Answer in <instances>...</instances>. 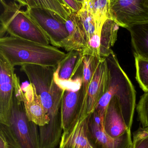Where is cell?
Returning <instances> with one entry per match:
<instances>
[{"label":"cell","mask_w":148,"mask_h":148,"mask_svg":"<svg viewBox=\"0 0 148 148\" xmlns=\"http://www.w3.org/2000/svg\"><path fill=\"white\" fill-rule=\"evenodd\" d=\"M21 71L34 86L50 119L47 124L40 127L41 134L49 140L59 139L63 131L61 107L65 90L55 81V68L27 64L21 66Z\"/></svg>","instance_id":"obj_1"},{"label":"cell","mask_w":148,"mask_h":148,"mask_svg":"<svg viewBox=\"0 0 148 148\" xmlns=\"http://www.w3.org/2000/svg\"><path fill=\"white\" fill-rule=\"evenodd\" d=\"M108 79L107 90L95 110L99 114L103 122L107 108L113 97L118 101L125 123L131 131L136 105V93L134 85L121 67L113 51L105 57Z\"/></svg>","instance_id":"obj_2"},{"label":"cell","mask_w":148,"mask_h":148,"mask_svg":"<svg viewBox=\"0 0 148 148\" xmlns=\"http://www.w3.org/2000/svg\"><path fill=\"white\" fill-rule=\"evenodd\" d=\"M0 53L14 67L33 64L55 69L67 55L53 45H43L10 36L0 38Z\"/></svg>","instance_id":"obj_3"},{"label":"cell","mask_w":148,"mask_h":148,"mask_svg":"<svg viewBox=\"0 0 148 148\" xmlns=\"http://www.w3.org/2000/svg\"><path fill=\"white\" fill-rule=\"evenodd\" d=\"M0 131L10 148H41L37 125L28 119L22 102L15 95L10 114L0 123Z\"/></svg>","instance_id":"obj_4"},{"label":"cell","mask_w":148,"mask_h":148,"mask_svg":"<svg viewBox=\"0 0 148 148\" xmlns=\"http://www.w3.org/2000/svg\"><path fill=\"white\" fill-rule=\"evenodd\" d=\"M1 2L3 9L0 17L1 38L7 33L13 37L50 45L48 38L26 11L21 10L19 3L5 0H1Z\"/></svg>","instance_id":"obj_5"},{"label":"cell","mask_w":148,"mask_h":148,"mask_svg":"<svg viewBox=\"0 0 148 148\" xmlns=\"http://www.w3.org/2000/svg\"><path fill=\"white\" fill-rule=\"evenodd\" d=\"M110 18L127 29L148 21V0H112Z\"/></svg>","instance_id":"obj_6"},{"label":"cell","mask_w":148,"mask_h":148,"mask_svg":"<svg viewBox=\"0 0 148 148\" xmlns=\"http://www.w3.org/2000/svg\"><path fill=\"white\" fill-rule=\"evenodd\" d=\"M14 95L23 103L28 119L39 127L45 126L50 121L34 86L29 83L21 84L19 77L15 75Z\"/></svg>","instance_id":"obj_7"},{"label":"cell","mask_w":148,"mask_h":148,"mask_svg":"<svg viewBox=\"0 0 148 148\" xmlns=\"http://www.w3.org/2000/svg\"><path fill=\"white\" fill-rule=\"evenodd\" d=\"M25 11L47 36L51 45L56 47L68 36L66 21L56 13L41 8H27Z\"/></svg>","instance_id":"obj_8"},{"label":"cell","mask_w":148,"mask_h":148,"mask_svg":"<svg viewBox=\"0 0 148 148\" xmlns=\"http://www.w3.org/2000/svg\"><path fill=\"white\" fill-rule=\"evenodd\" d=\"M67 57L55 69L54 78L63 90H77L83 85L82 74H77L82 65L83 55L81 51L68 52Z\"/></svg>","instance_id":"obj_9"},{"label":"cell","mask_w":148,"mask_h":148,"mask_svg":"<svg viewBox=\"0 0 148 148\" xmlns=\"http://www.w3.org/2000/svg\"><path fill=\"white\" fill-rule=\"evenodd\" d=\"M108 79L107 66L104 58L96 68L89 86L83 104L80 121L84 120L94 111L107 90Z\"/></svg>","instance_id":"obj_10"},{"label":"cell","mask_w":148,"mask_h":148,"mask_svg":"<svg viewBox=\"0 0 148 148\" xmlns=\"http://www.w3.org/2000/svg\"><path fill=\"white\" fill-rule=\"evenodd\" d=\"M14 67L0 53V123L10 114L14 97Z\"/></svg>","instance_id":"obj_11"},{"label":"cell","mask_w":148,"mask_h":148,"mask_svg":"<svg viewBox=\"0 0 148 148\" xmlns=\"http://www.w3.org/2000/svg\"><path fill=\"white\" fill-rule=\"evenodd\" d=\"M84 99V90L83 85L77 90H65L61 107L63 133L69 132L78 122Z\"/></svg>","instance_id":"obj_12"},{"label":"cell","mask_w":148,"mask_h":148,"mask_svg":"<svg viewBox=\"0 0 148 148\" xmlns=\"http://www.w3.org/2000/svg\"><path fill=\"white\" fill-rule=\"evenodd\" d=\"M87 132L94 148H131L132 147L131 131H127L118 138H112L95 121L91 114L88 116Z\"/></svg>","instance_id":"obj_13"},{"label":"cell","mask_w":148,"mask_h":148,"mask_svg":"<svg viewBox=\"0 0 148 148\" xmlns=\"http://www.w3.org/2000/svg\"><path fill=\"white\" fill-rule=\"evenodd\" d=\"M66 26L68 36L56 45L69 52L78 50L82 52L87 45L86 33L76 12H73L66 21Z\"/></svg>","instance_id":"obj_14"},{"label":"cell","mask_w":148,"mask_h":148,"mask_svg":"<svg viewBox=\"0 0 148 148\" xmlns=\"http://www.w3.org/2000/svg\"><path fill=\"white\" fill-rule=\"evenodd\" d=\"M104 131L110 137L117 138L129 130L125 123L119 106L115 97H113L108 105L104 116Z\"/></svg>","instance_id":"obj_15"},{"label":"cell","mask_w":148,"mask_h":148,"mask_svg":"<svg viewBox=\"0 0 148 148\" xmlns=\"http://www.w3.org/2000/svg\"><path fill=\"white\" fill-rule=\"evenodd\" d=\"M88 116L78 121L74 128L67 133H63L60 148H94L89 138Z\"/></svg>","instance_id":"obj_16"},{"label":"cell","mask_w":148,"mask_h":148,"mask_svg":"<svg viewBox=\"0 0 148 148\" xmlns=\"http://www.w3.org/2000/svg\"><path fill=\"white\" fill-rule=\"evenodd\" d=\"M130 32L134 53L148 60V21L127 28Z\"/></svg>","instance_id":"obj_17"},{"label":"cell","mask_w":148,"mask_h":148,"mask_svg":"<svg viewBox=\"0 0 148 148\" xmlns=\"http://www.w3.org/2000/svg\"><path fill=\"white\" fill-rule=\"evenodd\" d=\"M112 0H84L86 5L93 16L97 30L101 32L103 26L108 18H110V3Z\"/></svg>","instance_id":"obj_18"},{"label":"cell","mask_w":148,"mask_h":148,"mask_svg":"<svg viewBox=\"0 0 148 148\" xmlns=\"http://www.w3.org/2000/svg\"><path fill=\"white\" fill-rule=\"evenodd\" d=\"M118 24L111 18H108L104 23L101 34V53L102 58H105L113 50L111 47L117 40L119 29Z\"/></svg>","instance_id":"obj_19"},{"label":"cell","mask_w":148,"mask_h":148,"mask_svg":"<svg viewBox=\"0 0 148 148\" xmlns=\"http://www.w3.org/2000/svg\"><path fill=\"white\" fill-rule=\"evenodd\" d=\"M27 8H41L48 10L58 14L65 20L74 10L63 0H27Z\"/></svg>","instance_id":"obj_20"},{"label":"cell","mask_w":148,"mask_h":148,"mask_svg":"<svg viewBox=\"0 0 148 148\" xmlns=\"http://www.w3.org/2000/svg\"><path fill=\"white\" fill-rule=\"evenodd\" d=\"M76 14L84 27L87 36V44L94 36L96 35H101V32L97 30L93 16L87 9L86 5L83 3L81 8L76 12Z\"/></svg>","instance_id":"obj_21"},{"label":"cell","mask_w":148,"mask_h":148,"mask_svg":"<svg viewBox=\"0 0 148 148\" xmlns=\"http://www.w3.org/2000/svg\"><path fill=\"white\" fill-rule=\"evenodd\" d=\"M136 68V78L140 87L143 91L148 92V60L134 53Z\"/></svg>","instance_id":"obj_22"},{"label":"cell","mask_w":148,"mask_h":148,"mask_svg":"<svg viewBox=\"0 0 148 148\" xmlns=\"http://www.w3.org/2000/svg\"><path fill=\"white\" fill-rule=\"evenodd\" d=\"M137 113L142 127L148 126V92L144 93L137 104Z\"/></svg>","instance_id":"obj_23"},{"label":"cell","mask_w":148,"mask_h":148,"mask_svg":"<svg viewBox=\"0 0 148 148\" xmlns=\"http://www.w3.org/2000/svg\"><path fill=\"white\" fill-rule=\"evenodd\" d=\"M131 148H148V131L146 127L140 128L134 133Z\"/></svg>","instance_id":"obj_24"},{"label":"cell","mask_w":148,"mask_h":148,"mask_svg":"<svg viewBox=\"0 0 148 148\" xmlns=\"http://www.w3.org/2000/svg\"><path fill=\"white\" fill-rule=\"evenodd\" d=\"M73 10L77 12L81 8L83 2L76 0H63Z\"/></svg>","instance_id":"obj_25"},{"label":"cell","mask_w":148,"mask_h":148,"mask_svg":"<svg viewBox=\"0 0 148 148\" xmlns=\"http://www.w3.org/2000/svg\"><path fill=\"white\" fill-rule=\"evenodd\" d=\"M0 148H10L5 136L0 131Z\"/></svg>","instance_id":"obj_26"},{"label":"cell","mask_w":148,"mask_h":148,"mask_svg":"<svg viewBox=\"0 0 148 148\" xmlns=\"http://www.w3.org/2000/svg\"><path fill=\"white\" fill-rule=\"evenodd\" d=\"M13 1L19 3L21 7L28 6V3L27 0H13Z\"/></svg>","instance_id":"obj_27"},{"label":"cell","mask_w":148,"mask_h":148,"mask_svg":"<svg viewBox=\"0 0 148 148\" xmlns=\"http://www.w3.org/2000/svg\"><path fill=\"white\" fill-rule=\"evenodd\" d=\"M76 1H78L82 2H83L84 0H76Z\"/></svg>","instance_id":"obj_28"},{"label":"cell","mask_w":148,"mask_h":148,"mask_svg":"<svg viewBox=\"0 0 148 148\" xmlns=\"http://www.w3.org/2000/svg\"><path fill=\"white\" fill-rule=\"evenodd\" d=\"M146 127V128L147 129V130L148 131V126H147V127Z\"/></svg>","instance_id":"obj_29"},{"label":"cell","mask_w":148,"mask_h":148,"mask_svg":"<svg viewBox=\"0 0 148 148\" xmlns=\"http://www.w3.org/2000/svg\"></svg>","instance_id":"obj_30"}]
</instances>
